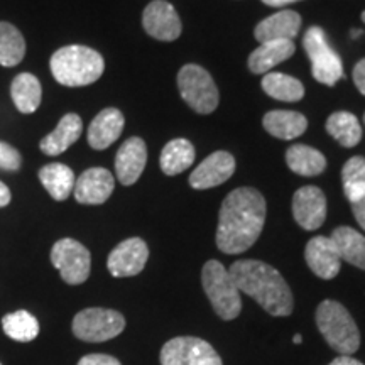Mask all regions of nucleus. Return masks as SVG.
Listing matches in <instances>:
<instances>
[{
  "mask_svg": "<svg viewBox=\"0 0 365 365\" xmlns=\"http://www.w3.org/2000/svg\"><path fill=\"white\" fill-rule=\"evenodd\" d=\"M266 222V200L255 188H237L223 200L217 228V247L242 254L252 247Z\"/></svg>",
  "mask_w": 365,
  "mask_h": 365,
  "instance_id": "f257e3e1",
  "label": "nucleus"
},
{
  "mask_svg": "<svg viewBox=\"0 0 365 365\" xmlns=\"http://www.w3.org/2000/svg\"><path fill=\"white\" fill-rule=\"evenodd\" d=\"M240 293L250 296L272 317L293 313V294L281 272L261 261H237L228 269Z\"/></svg>",
  "mask_w": 365,
  "mask_h": 365,
  "instance_id": "f03ea898",
  "label": "nucleus"
},
{
  "mask_svg": "<svg viewBox=\"0 0 365 365\" xmlns=\"http://www.w3.org/2000/svg\"><path fill=\"white\" fill-rule=\"evenodd\" d=\"M49 68L54 80L63 86H86L103 75V56L88 46L71 44L58 49L51 56Z\"/></svg>",
  "mask_w": 365,
  "mask_h": 365,
  "instance_id": "7ed1b4c3",
  "label": "nucleus"
},
{
  "mask_svg": "<svg viewBox=\"0 0 365 365\" xmlns=\"http://www.w3.org/2000/svg\"><path fill=\"white\" fill-rule=\"evenodd\" d=\"M317 327L328 345L340 355H352L360 346V333L352 314L339 301L327 299L317 309Z\"/></svg>",
  "mask_w": 365,
  "mask_h": 365,
  "instance_id": "20e7f679",
  "label": "nucleus"
},
{
  "mask_svg": "<svg viewBox=\"0 0 365 365\" xmlns=\"http://www.w3.org/2000/svg\"><path fill=\"white\" fill-rule=\"evenodd\" d=\"M202 284L215 313L225 322L240 314L242 298L228 269L218 261H208L202 269Z\"/></svg>",
  "mask_w": 365,
  "mask_h": 365,
  "instance_id": "39448f33",
  "label": "nucleus"
},
{
  "mask_svg": "<svg viewBox=\"0 0 365 365\" xmlns=\"http://www.w3.org/2000/svg\"><path fill=\"white\" fill-rule=\"evenodd\" d=\"M304 49L312 61V73L319 83L333 86L344 78V65L339 54L328 44L327 34L322 27H309L303 39Z\"/></svg>",
  "mask_w": 365,
  "mask_h": 365,
  "instance_id": "423d86ee",
  "label": "nucleus"
},
{
  "mask_svg": "<svg viewBox=\"0 0 365 365\" xmlns=\"http://www.w3.org/2000/svg\"><path fill=\"white\" fill-rule=\"evenodd\" d=\"M178 86L182 100L198 113H212L218 105V88L207 70L186 65L178 73Z\"/></svg>",
  "mask_w": 365,
  "mask_h": 365,
  "instance_id": "0eeeda50",
  "label": "nucleus"
},
{
  "mask_svg": "<svg viewBox=\"0 0 365 365\" xmlns=\"http://www.w3.org/2000/svg\"><path fill=\"white\" fill-rule=\"evenodd\" d=\"M125 328V318L115 309L86 308L73 319V333L76 339L98 344L120 335Z\"/></svg>",
  "mask_w": 365,
  "mask_h": 365,
  "instance_id": "6e6552de",
  "label": "nucleus"
},
{
  "mask_svg": "<svg viewBox=\"0 0 365 365\" xmlns=\"http://www.w3.org/2000/svg\"><path fill=\"white\" fill-rule=\"evenodd\" d=\"M51 262L66 284L76 286L88 279L91 269L90 250L75 239H61L53 245Z\"/></svg>",
  "mask_w": 365,
  "mask_h": 365,
  "instance_id": "1a4fd4ad",
  "label": "nucleus"
},
{
  "mask_svg": "<svg viewBox=\"0 0 365 365\" xmlns=\"http://www.w3.org/2000/svg\"><path fill=\"white\" fill-rule=\"evenodd\" d=\"M161 365H222V359L207 340L176 336L164 344Z\"/></svg>",
  "mask_w": 365,
  "mask_h": 365,
  "instance_id": "9d476101",
  "label": "nucleus"
},
{
  "mask_svg": "<svg viewBox=\"0 0 365 365\" xmlns=\"http://www.w3.org/2000/svg\"><path fill=\"white\" fill-rule=\"evenodd\" d=\"M149 259L148 244L139 237H132L117 245L107 259L108 272L113 277H132L143 272Z\"/></svg>",
  "mask_w": 365,
  "mask_h": 365,
  "instance_id": "9b49d317",
  "label": "nucleus"
},
{
  "mask_svg": "<svg viewBox=\"0 0 365 365\" xmlns=\"http://www.w3.org/2000/svg\"><path fill=\"white\" fill-rule=\"evenodd\" d=\"M143 26L150 38L175 41L181 34V21L175 7L166 0H153L143 14Z\"/></svg>",
  "mask_w": 365,
  "mask_h": 365,
  "instance_id": "f8f14e48",
  "label": "nucleus"
},
{
  "mask_svg": "<svg viewBox=\"0 0 365 365\" xmlns=\"http://www.w3.org/2000/svg\"><path fill=\"white\" fill-rule=\"evenodd\" d=\"M293 215L304 230H317L327 218L325 193L317 186H304L293 196Z\"/></svg>",
  "mask_w": 365,
  "mask_h": 365,
  "instance_id": "ddd939ff",
  "label": "nucleus"
},
{
  "mask_svg": "<svg viewBox=\"0 0 365 365\" xmlns=\"http://www.w3.org/2000/svg\"><path fill=\"white\" fill-rule=\"evenodd\" d=\"M115 188L112 173L105 168H90L75 182V200L81 205H102Z\"/></svg>",
  "mask_w": 365,
  "mask_h": 365,
  "instance_id": "4468645a",
  "label": "nucleus"
},
{
  "mask_svg": "<svg viewBox=\"0 0 365 365\" xmlns=\"http://www.w3.org/2000/svg\"><path fill=\"white\" fill-rule=\"evenodd\" d=\"M235 171V159L227 150L210 154L196 170L191 173L190 185L195 190H208L225 182Z\"/></svg>",
  "mask_w": 365,
  "mask_h": 365,
  "instance_id": "2eb2a0df",
  "label": "nucleus"
},
{
  "mask_svg": "<svg viewBox=\"0 0 365 365\" xmlns=\"http://www.w3.org/2000/svg\"><path fill=\"white\" fill-rule=\"evenodd\" d=\"M145 163H148V145L140 137H130L117 150V180L124 186H132L143 175Z\"/></svg>",
  "mask_w": 365,
  "mask_h": 365,
  "instance_id": "dca6fc26",
  "label": "nucleus"
},
{
  "mask_svg": "<svg viewBox=\"0 0 365 365\" xmlns=\"http://www.w3.org/2000/svg\"><path fill=\"white\" fill-rule=\"evenodd\" d=\"M308 267L322 279H333L340 272V254L330 237L318 235L308 242L304 250Z\"/></svg>",
  "mask_w": 365,
  "mask_h": 365,
  "instance_id": "f3484780",
  "label": "nucleus"
},
{
  "mask_svg": "<svg viewBox=\"0 0 365 365\" xmlns=\"http://www.w3.org/2000/svg\"><path fill=\"white\" fill-rule=\"evenodd\" d=\"M125 118L118 108H103L97 117L91 120L88 127V144L93 149L103 150L115 143L124 130Z\"/></svg>",
  "mask_w": 365,
  "mask_h": 365,
  "instance_id": "a211bd4d",
  "label": "nucleus"
},
{
  "mask_svg": "<svg viewBox=\"0 0 365 365\" xmlns=\"http://www.w3.org/2000/svg\"><path fill=\"white\" fill-rule=\"evenodd\" d=\"M301 29V17L294 11H281L261 21L254 36L261 43L267 41H293Z\"/></svg>",
  "mask_w": 365,
  "mask_h": 365,
  "instance_id": "6ab92c4d",
  "label": "nucleus"
},
{
  "mask_svg": "<svg viewBox=\"0 0 365 365\" xmlns=\"http://www.w3.org/2000/svg\"><path fill=\"white\" fill-rule=\"evenodd\" d=\"M81 132H83V122H81V117L78 113H66V115L59 120L56 129H54L51 134L46 135L44 139H41V153H44L46 156H58V154H63L80 139Z\"/></svg>",
  "mask_w": 365,
  "mask_h": 365,
  "instance_id": "aec40b11",
  "label": "nucleus"
},
{
  "mask_svg": "<svg viewBox=\"0 0 365 365\" xmlns=\"http://www.w3.org/2000/svg\"><path fill=\"white\" fill-rule=\"evenodd\" d=\"M296 51L293 41H267L261 43L255 51L249 56V70L255 75H264L269 73L274 66L286 61Z\"/></svg>",
  "mask_w": 365,
  "mask_h": 365,
  "instance_id": "412c9836",
  "label": "nucleus"
},
{
  "mask_svg": "<svg viewBox=\"0 0 365 365\" xmlns=\"http://www.w3.org/2000/svg\"><path fill=\"white\" fill-rule=\"evenodd\" d=\"M41 185L56 202H65L75 190V173L61 163H49L38 173Z\"/></svg>",
  "mask_w": 365,
  "mask_h": 365,
  "instance_id": "4be33fe9",
  "label": "nucleus"
},
{
  "mask_svg": "<svg viewBox=\"0 0 365 365\" xmlns=\"http://www.w3.org/2000/svg\"><path fill=\"white\" fill-rule=\"evenodd\" d=\"M264 129L282 140H291L303 135L308 129L307 117L291 110H272L264 115Z\"/></svg>",
  "mask_w": 365,
  "mask_h": 365,
  "instance_id": "5701e85b",
  "label": "nucleus"
},
{
  "mask_svg": "<svg viewBox=\"0 0 365 365\" xmlns=\"http://www.w3.org/2000/svg\"><path fill=\"white\" fill-rule=\"evenodd\" d=\"M11 97L21 113H34L43 100L41 81L33 73H19L11 83Z\"/></svg>",
  "mask_w": 365,
  "mask_h": 365,
  "instance_id": "b1692460",
  "label": "nucleus"
},
{
  "mask_svg": "<svg viewBox=\"0 0 365 365\" xmlns=\"http://www.w3.org/2000/svg\"><path fill=\"white\" fill-rule=\"evenodd\" d=\"M330 239L339 250L341 261L365 271V237L355 228L339 227L333 230Z\"/></svg>",
  "mask_w": 365,
  "mask_h": 365,
  "instance_id": "393cba45",
  "label": "nucleus"
},
{
  "mask_svg": "<svg viewBox=\"0 0 365 365\" xmlns=\"http://www.w3.org/2000/svg\"><path fill=\"white\" fill-rule=\"evenodd\" d=\"M286 163L289 170L299 176H318L325 171L327 159L318 149L309 145H291L286 153Z\"/></svg>",
  "mask_w": 365,
  "mask_h": 365,
  "instance_id": "a878e982",
  "label": "nucleus"
},
{
  "mask_svg": "<svg viewBox=\"0 0 365 365\" xmlns=\"http://www.w3.org/2000/svg\"><path fill=\"white\" fill-rule=\"evenodd\" d=\"M195 161V148L186 139H173L164 145L159 164L164 175L175 176L186 171Z\"/></svg>",
  "mask_w": 365,
  "mask_h": 365,
  "instance_id": "bb28decb",
  "label": "nucleus"
},
{
  "mask_svg": "<svg viewBox=\"0 0 365 365\" xmlns=\"http://www.w3.org/2000/svg\"><path fill=\"white\" fill-rule=\"evenodd\" d=\"M26 56V39L16 26L0 21V65L17 66Z\"/></svg>",
  "mask_w": 365,
  "mask_h": 365,
  "instance_id": "cd10ccee",
  "label": "nucleus"
},
{
  "mask_svg": "<svg viewBox=\"0 0 365 365\" xmlns=\"http://www.w3.org/2000/svg\"><path fill=\"white\" fill-rule=\"evenodd\" d=\"M327 130L344 148H354L362 139V127L350 112H335L328 117Z\"/></svg>",
  "mask_w": 365,
  "mask_h": 365,
  "instance_id": "c85d7f7f",
  "label": "nucleus"
},
{
  "mask_svg": "<svg viewBox=\"0 0 365 365\" xmlns=\"http://www.w3.org/2000/svg\"><path fill=\"white\" fill-rule=\"evenodd\" d=\"M262 88L269 97L281 102H298L304 97L303 83L284 73H266L262 78Z\"/></svg>",
  "mask_w": 365,
  "mask_h": 365,
  "instance_id": "c756f323",
  "label": "nucleus"
},
{
  "mask_svg": "<svg viewBox=\"0 0 365 365\" xmlns=\"http://www.w3.org/2000/svg\"><path fill=\"white\" fill-rule=\"evenodd\" d=\"M2 328L9 339L22 341V344L33 341L39 335L38 319H36L34 314L26 312V309H19V312L6 314L2 318Z\"/></svg>",
  "mask_w": 365,
  "mask_h": 365,
  "instance_id": "7c9ffc66",
  "label": "nucleus"
},
{
  "mask_svg": "<svg viewBox=\"0 0 365 365\" xmlns=\"http://www.w3.org/2000/svg\"><path fill=\"white\" fill-rule=\"evenodd\" d=\"M341 181H344L345 196L350 203L362 198L365 195V158H350L341 171Z\"/></svg>",
  "mask_w": 365,
  "mask_h": 365,
  "instance_id": "2f4dec72",
  "label": "nucleus"
},
{
  "mask_svg": "<svg viewBox=\"0 0 365 365\" xmlns=\"http://www.w3.org/2000/svg\"><path fill=\"white\" fill-rule=\"evenodd\" d=\"M22 166V156L14 145L0 140V170L19 171Z\"/></svg>",
  "mask_w": 365,
  "mask_h": 365,
  "instance_id": "473e14b6",
  "label": "nucleus"
},
{
  "mask_svg": "<svg viewBox=\"0 0 365 365\" xmlns=\"http://www.w3.org/2000/svg\"><path fill=\"white\" fill-rule=\"evenodd\" d=\"M78 365H122L115 357L105 354H90L80 359Z\"/></svg>",
  "mask_w": 365,
  "mask_h": 365,
  "instance_id": "72a5a7b5",
  "label": "nucleus"
},
{
  "mask_svg": "<svg viewBox=\"0 0 365 365\" xmlns=\"http://www.w3.org/2000/svg\"><path fill=\"white\" fill-rule=\"evenodd\" d=\"M354 83L360 93L365 95V59H360L354 68Z\"/></svg>",
  "mask_w": 365,
  "mask_h": 365,
  "instance_id": "f704fd0d",
  "label": "nucleus"
},
{
  "mask_svg": "<svg viewBox=\"0 0 365 365\" xmlns=\"http://www.w3.org/2000/svg\"><path fill=\"white\" fill-rule=\"evenodd\" d=\"M352 212L355 220H357L359 225L365 230V195L360 200H357V202L352 203Z\"/></svg>",
  "mask_w": 365,
  "mask_h": 365,
  "instance_id": "c9c22d12",
  "label": "nucleus"
},
{
  "mask_svg": "<svg viewBox=\"0 0 365 365\" xmlns=\"http://www.w3.org/2000/svg\"><path fill=\"white\" fill-rule=\"evenodd\" d=\"M328 365H364V364L360 362V360L354 359L352 355H340V357H336L331 364Z\"/></svg>",
  "mask_w": 365,
  "mask_h": 365,
  "instance_id": "e433bc0d",
  "label": "nucleus"
},
{
  "mask_svg": "<svg viewBox=\"0 0 365 365\" xmlns=\"http://www.w3.org/2000/svg\"><path fill=\"white\" fill-rule=\"evenodd\" d=\"M11 200H12L11 190L7 188V185H4V182L0 181V208L7 207V205L11 203Z\"/></svg>",
  "mask_w": 365,
  "mask_h": 365,
  "instance_id": "4c0bfd02",
  "label": "nucleus"
},
{
  "mask_svg": "<svg viewBox=\"0 0 365 365\" xmlns=\"http://www.w3.org/2000/svg\"><path fill=\"white\" fill-rule=\"evenodd\" d=\"M262 2L271 7H282V6H287V4L298 2V0H262Z\"/></svg>",
  "mask_w": 365,
  "mask_h": 365,
  "instance_id": "58836bf2",
  "label": "nucleus"
},
{
  "mask_svg": "<svg viewBox=\"0 0 365 365\" xmlns=\"http://www.w3.org/2000/svg\"><path fill=\"white\" fill-rule=\"evenodd\" d=\"M293 341H294V344H301V341H303V336H301L299 333H296L294 339H293Z\"/></svg>",
  "mask_w": 365,
  "mask_h": 365,
  "instance_id": "ea45409f",
  "label": "nucleus"
},
{
  "mask_svg": "<svg viewBox=\"0 0 365 365\" xmlns=\"http://www.w3.org/2000/svg\"><path fill=\"white\" fill-rule=\"evenodd\" d=\"M362 34V31H352V38H359Z\"/></svg>",
  "mask_w": 365,
  "mask_h": 365,
  "instance_id": "a19ab883",
  "label": "nucleus"
},
{
  "mask_svg": "<svg viewBox=\"0 0 365 365\" xmlns=\"http://www.w3.org/2000/svg\"><path fill=\"white\" fill-rule=\"evenodd\" d=\"M362 21L365 22V12H362Z\"/></svg>",
  "mask_w": 365,
  "mask_h": 365,
  "instance_id": "79ce46f5",
  "label": "nucleus"
},
{
  "mask_svg": "<svg viewBox=\"0 0 365 365\" xmlns=\"http://www.w3.org/2000/svg\"><path fill=\"white\" fill-rule=\"evenodd\" d=\"M364 122H365V115H364Z\"/></svg>",
  "mask_w": 365,
  "mask_h": 365,
  "instance_id": "37998d69",
  "label": "nucleus"
}]
</instances>
